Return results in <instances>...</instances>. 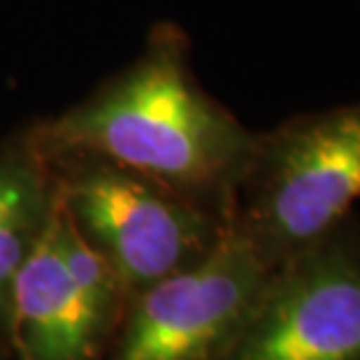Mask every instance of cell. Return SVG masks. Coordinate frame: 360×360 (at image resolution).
I'll return each mask as SVG.
<instances>
[{
	"mask_svg": "<svg viewBox=\"0 0 360 360\" xmlns=\"http://www.w3.org/2000/svg\"><path fill=\"white\" fill-rule=\"evenodd\" d=\"M358 198L360 103H351L258 133L233 221L272 270L333 233Z\"/></svg>",
	"mask_w": 360,
	"mask_h": 360,
	"instance_id": "obj_2",
	"label": "cell"
},
{
	"mask_svg": "<svg viewBox=\"0 0 360 360\" xmlns=\"http://www.w3.org/2000/svg\"><path fill=\"white\" fill-rule=\"evenodd\" d=\"M224 360H360V219L272 267Z\"/></svg>",
	"mask_w": 360,
	"mask_h": 360,
	"instance_id": "obj_4",
	"label": "cell"
},
{
	"mask_svg": "<svg viewBox=\"0 0 360 360\" xmlns=\"http://www.w3.org/2000/svg\"><path fill=\"white\" fill-rule=\"evenodd\" d=\"M60 226L56 202L14 281L7 360H103L124 319L117 272L70 221Z\"/></svg>",
	"mask_w": 360,
	"mask_h": 360,
	"instance_id": "obj_6",
	"label": "cell"
},
{
	"mask_svg": "<svg viewBox=\"0 0 360 360\" xmlns=\"http://www.w3.org/2000/svg\"><path fill=\"white\" fill-rule=\"evenodd\" d=\"M0 360H5V358H3V356H0Z\"/></svg>",
	"mask_w": 360,
	"mask_h": 360,
	"instance_id": "obj_8",
	"label": "cell"
},
{
	"mask_svg": "<svg viewBox=\"0 0 360 360\" xmlns=\"http://www.w3.org/2000/svg\"><path fill=\"white\" fill-rule=\"evenodd\" d=\"M267 274L231 219L200 263L130 297L110 360H224Z\"/></svg>",
	"mask_w": 360,
	"mask_h": 360,
	"instance_id": "obj_5",
	"label": "cell"
},
{
	"mask_svg": "<svg viewBox=\"0 0 360 360\" xmlns=\"http://www.w3.org/2000/svg\"><path fill=\"white\" fill-rule=\"evenodd\" d=\"M51 170L65 214L112 265L128 300L200 263L231 221L107 160L58 158Z\"/></svg>",
	"mask_w": 360,
	"mask_h": 360,
	"instance_id": "obj_3",
	"label": "cell"
},
{
	"mask_svg": "<svg viewBox=\"0 0 360 360\" xmlns=\"http://www.w3.org/2000/svg\"><path fill=\"white\" fill-rule=\"evenodd\" d=\"M24 137L49 163L107 160L226 219L258 142L195 82L186 35L170 24L151 33L133 65Z\"/></svg>",
	"mask_w": 360,
	"mask_h": 360,
	"instance_id": "obj_1",
	"label": "cell"
},
{
	"mask_svg": "<svg viewBox=\"0 0 360 360\" xmlns=\"http://www.w3.org/2000/svg\"><path fill=\"white\" fill-rule=\"evenodd\" d=\"M58 202L51 163L26 137L0 144V356H10L12 290Z\"/></svg>",
	"mask_w": 360,
	"mask_h": 360,
	"instance_id": "obj_7",
	"label": "cell"
}]
</instances>
